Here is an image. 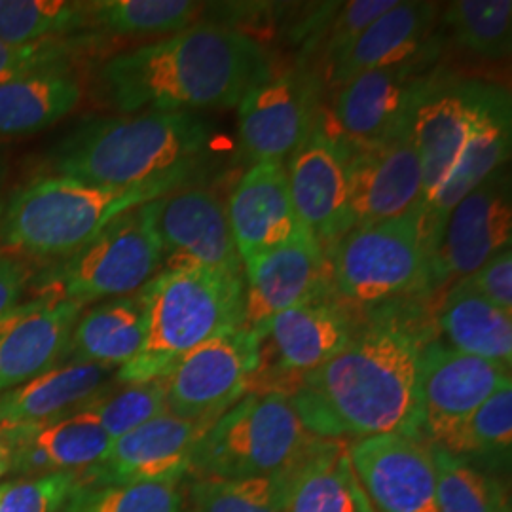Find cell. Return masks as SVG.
<instances>
[{"mask_svg": "<svg viewBox=\"0 0 512 512\" xmlns=\"http://www.w3.org/2000/svg\"><path fill=\"white\" fill-rule=\"evenodd\" d=\"M35 279L33 266L19 256L0 253V317L16 310Z\"/></svg>", "mask_w": 512, "mask_h": 512, "instance_id": "obj_44", "label": "cell"}, {"mask_svg": "<svg viewBox=\"0 0 512 512\" xmlns=\"http://www.w3.org/2000/svg\"><path fill=\"white\" fill-rule=\"evenodd\" d=\"M205 4L192 0H93L84 2V29L114 37L173 35L200 21Z\"/></svg>", "mask_w": 512, "mask_h": 512, "instance_id": "obj_32", "label": "cell"}, {"mask_svg": "<svg viewBox=\"0 0 512 512\" xmlns=\"http://www.w3.org/2000/svg\"><path fill=\"white\" fill-rule=\"evenodd\" d=\"M505 384H511V366L439 342L425 344L418 384L421 439L437 446Z\"/></svg>", "mask_w": 512, "mask_h": 512, "instance_id": "obj_16", "label": "cell"}, {"mask_svg": "<svg viewBox=\"0 0 512 512\" xmlns=\"http://www.w3.org/2000/svg\"><path fill=\"white\" fill-rule=\"evenodd\" d=\"M109 366L67 361L27 384L0 393V429L61 418L92 403L112 376Z\"/></svg>", "mask_w": 512, "mask_h": 512, "instance_id": "obj_28", "label": "cell"}, {"mask_svg": "<svg viewBox=\"0 0 512 512\" xmlns=\"http://www.w3.org/2000/svg\"><path fill=\"white\" fill-rule=\"evenodd\" d=\"M433 463L437 476V511L509 512L503 486L465 459L433 446Z\"/></svg>", "mask_w": 512, "mask_h": 512, "instance_id": "obj_36", "label": "cell"}, {"mask_svg": "<svg viewBox=\"0 0 512 512\" xmlns=\"http://www.w3.org/2000/svg\"><path fill=\"white\" fill-rule=\"evenodd\" d=\"M179 190L171 184L112 188L69 177H40L12 196L0 219V243L38 258H65L131 209Z\"/></svg>", "mask_w": 512, "mask_h": 512, "instance_id": "obj_5", "label": "cell"}, {"mask_svg": "<svg viewBox=\"0 0 512 512\" xmlns=\"http://www.w3.org/2000/svg\"><path fill=\"white\" fill-rule=\"evenodd\" d=\"M243 325L258 332L272 317L325 298L329 260L321 243L302 226L287 243L243 262Z\"/></svg>", "mask_w": 512, "mask_h": 512, "instance_id": "obj_17", "label": "cell"}, {"mask_svg": "<svg viewBox=\"0 0 512 512\" xmlns=\"http://www.w3.org/2000/svg\"><path fill=\"white\" fill-rule=\"evenodd\" d=\"M10 446L12 469L25 475L90 469L107 456L112 439L88 406L61 418L0 429Z\"/></svg>", "mask_w": 512, "mask_h": 512, "instance_id": "obj_22", "label": "cell"}, {"mask_svg": "<svg viewBox=\"0 0 512 512\" xmlns=\"http://www.w3.org/2000/svg\"><path fill=\"white\" fill-rule=\"evenodd\" d=\"M209 126L194 112H137L78 124L48 154L54 175L112 188H181L207 147Z\"/></svg>", "mask_w": 512, "mask_h": 512, "instance_id": "obj_3", "label": "cell"}, {"mask_svg": "<svg viewBox=\"0 0 512 512\" xmlns=\"http://www.w3.org/2000/svg\"><path fill=\"white\" fill-rule=\"evenodd\" d=\"M88 408L101 421L110 439H118L167 412L165 380L126 384L120 391H103Z\"/></svg>", "mask_w": 512, "mask_h": 512, "instance_id": "obj_39", "label": "cell"}, {"mask_svg": "<svg viewBox=\"0 0 512 512\" xmlns=\"http://www.w3.org/2000/svg\"><path fill=\"white\" fill-rule=\"evenodd\" d=\"M65 48L57 40L14 46L0 40V84L25 74L63 67Z\"/></svg>", "mask_w": 512, "mask_h": 512, "instance_id": "obj_42", "label": "cell"}, {"mask_svg": "<svg viewBox=\"0 0 512 512\" xmlns=\"http://www.w3.org/2000/svg\"><path fill=\"white\" fill-rule=\"evenodd\" d=\"M289 395H245L205 431L190 461L194 478H255L287 473L317 442Z\"/></svg>", "mask_w": 512, "mask_h": 512, "instance_id": "obj_6", "label": "cell"}, {"mask_svg": "<svg viewBox=\"0 0 512 512\" xmlns=\"http://www.w3.org/2000/svg\"><path fill=\"white\" fill-rule=\"evenodd\" d=\"M38 300L35 298L33 302H25V304H19L18 308L14 311H10L8 315H4V317H0V340L4 338V334L8 332V330L12 329L16 323H18L19 319L23 317V315H27L29 311L35 310L37 308Z\"/></svg>", "mask_w": 512, "mask_h": 512, "instance_id": "obj_45", "label": "cell"}, {"mask_svg": "<svg viewBox=\"0 0 512 512\" xmlns=\"http://www.w3.org/2000/svg\"><path fill=\"white\" fill-rule=\"evenodd\" d=\"M435 57L376 69L338 88L332 118L338 137L353 148L376 147L412 129L414 109L431 78Z\"/></svg>", "mask_w": 512, "mask_h": 512, "instance_id": "obj_11", "label": "cell"}, {"mask_svg": "<svg viewBox=\"0 0 512 512\" xmlns=\"http://www.w3.org/2000/svg\"><path fill=\"white\" fill-rule=\"evenodd\" d=\"M12 469V454H10V446L4 439V435L0 433V478L6 475Z\"/></svg>", "mask_w": 512, "mask_h": 512, "instance_id": "obj_46", "label": "cell"}, {"mask_svg": "<svg viewBox=\"0 0 512 512\" xmlns=\"http://www.w3.org/2000/svg\"><path fill=\"white\" fill-rule=\"evenodd\" d=\"M147 334L145 308L139 294L95 304L76 321L69 342V361L120 368L141 351Z\"/></svg>", "mask_w": 512, "mask_h": 512, "instance_id": "obj_29", "label": "cell"}, {"mask_svg": "<svg viewBox=\"0 0 512 512\" xmlns=\"http://www.w3.org/2000/svg\"><path fill=\"white\" fill-rule=\"evenodd\" d=\"M256 38L217 21L110 57L99 69L105 99L122 114L230 109L272 76Z\"/></svg>", "mask_w": 512, "mask_h": 512, "instance_id": "obj_2", "label": "cell"}, {"mask_svg": "<svg viewBox=\"0 0 512 512\" xmlns=\"http://www.w3.org/2000/svg\"><path fill=\"white\" fill-rule=\"evenodd\" d=\"M437 2H401L376 19L348 52L329 65V82L340 88L359 74L403 65L423 57H437Z\"/></svg>", "mask_w": 512, "mask_h": 512, "instance_id": "obj_23", "label": "cell"}, {"mask_svg": "<svg viewBox=\"0 0 512 512\" xmlns=\"http://www.w3.org/2000/svg\"><path fill=\"white\" fill-rule=\"evenodd\" d=\"M162 268V247L143 205L112 220L92 241L55 260L33 281L38 300H69L86 308L139 293Z\"/></svg>", "mask_w": 512, "mask_h": 512, "instance_id": "obj_7", "label": "cell"}, {"mask_svg": "<svg viewBox=\"0 0 512 512\" xmlns=\"http://www.w3.org/2000/svg\"><path fill=\"white\" fill-rule=\"evenodd\" d=\"M145 207L162 247V270L209 268L243 274L228 211L217 192L179 188Z\"/></svg>", "mask_w": 512, "mask_h": 512, "instance_id": "obj_12", "label": "cell"}, {"mask_svg": "<svg viewBox=\"0 0 512 512\" xmlns=\"http://www.w3.org/2000/svg\"><path fill=\"white\" fill-rule=\"evenodd\" d=\"M147 334L141 351L116 372L122 384L165 378L186 353L243 327V274L209 268L162 270L139 291Z\"/></svg>", "mask_w": 512, "mask_h": 512, "instance_id": "obj_4", "label": "cell"}, {"mask_svg": "<svg viewBox=\"0 0 512 512\" xmlns=\"http://www.w3.org/2000/svg\"><path fill=\"white\" fill-rule=\"evenodd\" d=\"M511 198V173L503 165L452 209L429 253L427 291L448 289L471 277L492 256L511 247Z\"/></svg>", "mask_w": 512, "mask_h": 512, "instance_id": "obj_10", "label": "cell"}, {"mask_svg": "<svg viewBox=\"0 0 512 512\" xmlns=\"http://www.w3.org/2000/svg\"><path fill=\"white\" fill-rule=\"evenodd\" d=\"M511 317L490 304L469 279H461L446 289L437 310V325L450 348L511 366Z\"/></svg>", "mask_w": 512, "mask_h": 512, "instance_id": "obj_30", "label": "cell"}, {"mask_svg": "<svg viewBox=\"0 0 512 512\" xmlns=\"http://www.w3.org/2000/svg\"><path fill=\"white\" fill-rule=\"evenodd\" d=\"M226 211L241 262L287 243L302 228L283 162L251 165Z\"/></svg>", "mask_w": 512, "mask_h": 512, "instance_id": "obj_24", "label": "cell"}, {"mask_svg": "<svg viewBox=\"0 0 512 512\" xmlns=\"http://www.w3.org/2000/svg\"><path fill=\"white\" fill-rule=\"evenodd\" d=\"M348 450L374 512H439L433 446L427 440L378 435L349 442Z\"/></svg>", "mask_w": 512, "mask_h": 512, "instance_id": "obj_18", "label": "cell"}, {"mask_svg": "<svg viewBox=\"0 0 512 512\" xmlns=\"http://www.w3.org/2000/svg\"><path fill=\"white\" fill-rule=\"evenodd\" d=\"M319 84L308 71L272 74L238 105L239 143L255 162H283L319 120Z\"/></svg>", "mask_w": 512, "mask_h": 512, "instance_id": "obj_15", "label": "cell"}, {"mask_svg": "<svg viewBox=\"0 0 512 512\" xmlns=\"http://www.w3.org/2000/svg\"><path fill=\"white\" fill-rule=\"evenodd\" d=\"M82 310L80 304L69 300H38L37 308L4 334L0 340V393L61 365Z\"/></svg>", "mask_w": 512, "mask_h": 512, "instance_id": "obj_27", "label": "cell"}, {"mask_svg": "<svg viewBox=\"0 0 512 512\" xmlns=\"http://www.w3.org/2000/svg\"><path fill=\"white\" fill-rule=\"evenodd\" d=\"M349 158L351 147L327 129L319 116L313 131L285 165L294 213L325 251L353 228Z\"/></svg>", "mask_w": 512, "mask_h": 512, "instance_id": "obj_13", "label": "cell"}, {"mask_svg": "<svg viewBox=\"0 0 512 512\" xmlns=\"http://www.w3.org/2000/svg\"><path fill=\"white\" fill-rule=\"evenodd\" d=\"M421 192L420 158L412 143V129L376 147H351L349 213L353 228L397 219L418 209Z\"/></svg>", "mask_w": 512, "mask_h": 512, "instance_id": "obj_21", "label": "cell"}, {"mask_svg": "<svg viewBox=\"0 0 512 512\" xmlns=\"http://www.w3.org/2000/svg\"><path fill=\"white\" fill-rule=\"evenodd\" d=\"M2 179H4V175H2V171H0V188H2ZM4 207H6V202H4V198H2V192H0V219H2Z\"/></svg>", "mask_w": 512, "mask_h": 512, "instance_id": "obj_47", "label": "cell"}, {"mask_svg": "<svg viewBox=\"0 0 512 512\" xmlns=\"http://www.w3.org/2000/svg\"><path fill=\"white\" fill-rule=\"evenodd\" d=\"M442 27L452 44L486 61L511 55V0H456L440 10Z\"/></svg>", "mask_w": 512, "mask_h": 512, "instance_id": "obj_33", "label": "cell"}, {"mask_svg": "<svg viewBox=\"0 0 512 512\" xmlns=\"http://www.w3.org/2000/svg\"><path fill=\"white\" fill-rule=\"evenodd\" d=\"M476 291L495 308L512 315V251L511 247L492 256L478 272L467 277Z\"/></svg>", "mask_w": 512, "mask_h": 512, "instance_id": "obj_43", "label": "cell"}, {"mask_svg": "<svg viewBox=\"0 0 512 512\" xmlns=\"http://www.w3.org/2000/svg\"><path fill=\"white\" fill-rule=\"evenodd\" d=\"M65 512H184L181 480L80 484Z\"/></svg>", "mask_w": 512, "mask_h": 512, "instance_id": "obj_35", "label": "cell"}, {"mask_svg": "<svg viewBox=\"0 0 512 512\" xmlns=\"http://www.w3.org/2000/svg\"><path fill=\"white\" fill-rule=\"evenodd\" d=\"M330 287L357 306L427 291L429 251L420 209L397 219L351 228L327 249Z\"/></svg>", "mask_w": 512, "mask_h": 512, "instance_id": "obj_8", "label": "cell"}, {"mask_svg": "<svg viewBox=\"0 0 512 512\" xmlns=\"http://www.w3.org/2000/svg\"><path fill=\"white\" fill-rule=\"evenodd\" d=\"M260 357L262 338L245 325L207 340L165 376L167 412L184 420H217L247 395Z\"/></svg>", "mask_w": 512, "mask_h": 512, "instance_id": "obj_9", "label": "cell"}, {"mask_svg": "<svg viewBox=\"0 0 512 512\" xmlns=\"http://www.w3.org/2000/svg\"><path fill=\"white\" fill-rule=\"evenodd\" d=\"M190 512H283L281 475L194 478Z\"/></svg>", "mask_w": 512, "mask_h": 512, "instance_id": "obj_38", "label": "cell"}, {"mask_svg": "<svg viewBox=\"0 0 512 512\" xmlns=\"http://www.w3.org/2000/svg\"><path fill=\"white\" fill-rule=\"evenodd\" d=\"M213 421H192L171 412L112 440L107 456L80 473V484L183 480L192 454Z\"/></svg>", "mask_w": 512, "mask_h": 512, "instance_id": "obj_19", "label": "cell"}, {"mask_svg": "<svg viewBox=\"0 0 512 512\" xmlns=\"http://www.w3.org/2000/svg\"><path fill=\"white\" fill-rule=\"evenodd\" d=\"M482 80L433 71L412 116V143L421 167V202H433L458 169L475 122Z\"/></svg>", "mask_w": 512, "mask_h": 512, "instance_id": "obj_14", "label": "cell"}, {"mask_svg": "<svg viewBox=\"0 0 512 512\" xmlns=\"http://www.w3.org/2000/svg\"><path fill=\"white\" fill-rule=\"evenodd\" d=\"M82 101V86L63 67L42 69L0 84V139L52 128Z\"/></svg>", "mask_w": 512, "mask_h": 512, "instance_id": "obj_31", "label": "cell"}, {"mask_svg": "<svg viewBox=\"0 0 512 512\" xmlns=\"http://www.w3.org/2000/svg\"><path fill=\"white\" fill-rule=\"evenodd\" d=\"M512 145L511 93L501 86L482 82L471 137L458 169L437 198L420 209L421 232L427 251L435 247L444 220L469 192L509 162Z\"/></svg>", "mask_w": 512, "mask_h": 512, "instance_id": "obj_20", "label": "cell"}, {"mask_svg": "<svg viewBox=\"0 0 512 512\" xmlns=\"http://www.w3.org/2000/svg\"><path fill=\"white\" fill-rule=\"evenodd\" d=\"M512 442V384L495 391L475 412L437 444L456 458L505 456Z\"/></svg>", "mask_w": 512, "mask_h": 512, "instance_id": "obj_37", "label": "cell"}, {"mask_svg": "<svg viewBox=\"0 0 512 512\" xmlns=\"http://www.w3.org/2000/svg\"><path fill=\"white\" fill-rule=\"evenodd\" d=\"M84 29V2L0 0V40L14 46L50 42Z\"/></svg>", "mask_w": 512, "mask_h": 512, "instance_id": "obj_34", "label": "cell"}, {"mask_svg": "<svg viewBox=\"0 0 512 512\" xmlns=\"http://www.w3.org/2000/svg\"><path fill=\"white\" fill-rule=\"evenodd\" d=\"M423 338L395 319L355 330L346 348L306 374L289 397L319 439L420 435Z\"/></svg>", "mask_w": 512, "mask_h": 512, "instance_id": "obj_1", "label": "cell"}, {"mask_svg": "<svg viewBox=\"0 0 512 512\" xmlns=\"http://www.w3.org/2000/svg\"><path fill=\"white\" fill-rule=\"evenodd\" d=\"M395 4L397 0H355L338 4L336 18L329 19V25L323 27V57L327 67L346 54L355 40Z\"/></svg>", "mask_w": 512, "mask_h": 512, "instance_id": "obj_41", "label": "cell"}, {"mask_svg": "<svg viewBox=\"0 0 512 512\" xmlns=\"http://www.w3.org/2000/svg\"><path fill=\"white\" fill-rule=\"evenodd\" d=\"M348 448V440L317 439L281 475L283 512H374Z\"/></svg>", "mask_w": 512, "mask_h": 512, "instance_id": "obj_26", "label": "cell"}, {"mask_svg": "<svg viewBox=\"0 0 512 512\" xmlns=\"http://www.w3.org/2000/svg\"><path fill=\"white\" fill-rule=\"evenodd\" d=\"M80 486V473L57 471L0 486V512H59Z\"/></svg>", "mask_w": 512, "mask_h": 512, "instance_id": "obj_40", "label": "cell"}, {"mask_svg": "<svg viewBox=\"0 0 512 512\" xmlns=\"http://www.w3.org/2000/svg\"><path fill=\"white\" fill-rule=\"evenodd\" d=\"M353 332L348 313L327 298L283 311L258 330L260 338L272 340L275 368L294 389L306 374L346 348Z\"/></svg>", "mask_w": 512, "mask_h": 512, "instance_id": "obj_25", "label": "cell"}]
</instances>
